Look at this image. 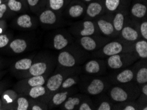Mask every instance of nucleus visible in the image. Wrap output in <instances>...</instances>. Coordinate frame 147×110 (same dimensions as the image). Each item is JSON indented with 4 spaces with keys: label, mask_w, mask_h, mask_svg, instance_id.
Listing matches in <instances>:
<instances>
[{
    "label": "nucleus",
    "mask_w": 147,
    "mask_h": 110,
    "mask_svg": "<svg viewBox=\"0 0 147 110\" xmlns=\"http://www.w3.org/2000/svg\"><path fill=\"white\" fill-rule=\"evenodd\" d=\"M48 65L47 63L43 61L36 62L32 63L28 71V75L32 77V76L43 75L46 71H47Z\"/></svg>",
    "instance_id": "f03ea898"
},
{
    "label": "nucleus",
    "mask_w": 147,
    "mask_h": 110,
    "mask_svg": "<svg viewBox=\"0 0 147 110\" xmlns=\"http://www.w3.org/2000/svg\"><path fill=\"white\" fill-rule=\"evenodd\" d=\"M95 32V26L92 22L86 21L83 22V29L81 31V35L82 36H90Z\"/></svg>",
    "instance_id": "5701e85b"
},
{
    "label": "nucleus",
    "mask_w": 147,
    "mask_h": 110,
    "mask_svg": "<svg viewBox=\"0 0 147 110\" xmlns=\"http://www.w3.org/2000/svg\"><path fill=\"white\" fill-rule=\"evenodd\" d=\"M123 109H125V110H135L136 109L134 107L132 106V105H127V106H126Z\"/></svg>",
    "instance_id": "c03bdc74"
},
{
    "label": "nucleus",
    "mask_w": 147,
    "mask_h": 110,
    "mask_svg": "<svg viewBox=\"0 0 147 110\" xmlns=\"http://www.w3.org/2000/svg\"><path fill=\"white\" fill-rule=\"evenodd\" d=\"M17 99V94L12 90H7L1 94V100L3 108L12 107L16 102Z\"/></svg>",
    "instance_id": "f257e3e1"
},
{
    "label": "nucleus",
    "mask_w": 147,
    "mask_h": 110,
    "mask_svg": "<svg viewBox=\"0 0 147 110\" xmlns=\"http://www.w3.org/2000/svg\"><path fill=\"white\" fill-rule=\"evenodd\" d=\"M84 69L88 73L95 74L98 73L100 69V66L97 61L91 60L86 63Z\"/></svg>",
    "instance_id": "b1692460"
},
{
    "label": "nucleus",
    "mask_w": 147,
    "mask_h": 110,
    "mask_svg": "<svg viewBox=\"0 0 147 110\" xmlns=\"http://www.w3.org/2000/svg\"><path fill=\"white\" fill-rule=\"evenodd\" d=\"M84 1H86V2H89V1H92V0H84Z\"/></svg>",
    "instance_id": "de8ad7c7"
},
{
    "label": "nucleus",
    "mask_w": 147,
    "mask_h": 110,
    "mask_svg": "<svg viewBox=\"0 0 147 110\" xmlns=\"http://www.w3.org/2000/svg\"><path fill=\"white\" fill-rule=\"evenodd\" d=\"M104 89V84L102 80L100 79L93 80L90 84L88 85L87 91L88 94L91 95H97L101 93Z\"/></svg>",
    "instance_id": "1a4fd4ad"
},
{
    "label": "nucleus",
    "mask_w": 147,
    "mask_h": 110,
    "mask_svg": "<svg viewBox=\"0 0 147 110\" xmlns=\"http://www.w3.org/2000/svg\"><path fill=\"white\" fill-rule=\"evenodd\" d=\"M121 0H106L105 5L107 9L110 11H114L117 9L119 5Z\"/></svg>",
    "instance_id": "2f4dec72"
},
{
    "label": "nucleus",
    "mask_w": 147,
    "mask_h": 110,
    "mask_svg": "<svg viewBox=\"0 0 147 110\" xmlns=\"http://www.w3.org/2000/svg\"><path fill=\"white\" fill-rule=\"evenodd\" d=\"M84 11V9L80 5H74L71 6L69 9V15L72 18H77L81 16Z\"/></svg>",
    "instance_id": "bb28decb"
},
{
    "label": "nucleus",
    "mask_w": 147,
    "mask_h": 110,
    "mask_svg": "<svg viewBox=\"0 0 147 110\" xmlns=\"http://www.w3.org/2000/svg\"><path fill=\"white\" fill-rule=\"evenodd\" d=\"M5 28V22L0 19V34H3Z\"/></svg>",
    "instance_id": "a19ab883"
},
{
    "label": "nucleus",
    "mask_w": 147,
    "mask_h": 110,
    "mask_svg": "<svg viewBox=\"0 0 147 110\" xmlns=\"http://www.w3.org/2000/svg\"><path fill=\"white\" fill-rule=\"evenodd\" d=\"M64 5V0H49V6L53 11H58Z\"/></svg>",
    "instance_id": "473e14b6"
},
{
    "label": "nucleus",
    "mask_w": 147,
    "mask_h": 110,
    "mask_svg": "<svg viewBox=\"0 0 147 110\" xmlns=\"http://www.w3.org/2000/svg\"><path fill=\"white\" fill-rule=\"evenodd\" d=\"M56 15L53 10L46 9L42 11L39 16V20L42 24H53L56 21Z\"/></svg>",
    "instance_id": "0eeeda50"
},
{
    "label": "nucleus",
    "mask_w": 147,
    "mask_h": 110,
    "mask_svg": "<svg viewBox=\"0 0 147 110\" xmlns=\"http://www.w3.org/2000/svg\"><path fill=\"white\" fill-rule=\"evenodd\" d=\"M63 77L61 74H56L51 77L46 83V87L51 92H55L58 90L63 82Z\"/></svg>",
    "instance_id": "20e7f679"
},
{
    "label": "nucleus",
    "mask_w": 147,
    "mask_h": 110,
    "mask_svg": "<svg viewBox=\"0 0 147 110\" xmlns=\"http://www.w3.org/2000/svg\"><path fill=\"white\" fill-rule=\"evenodd\" d=\"M108 64L110 68L117 69L123 65V60L121 55L116 54L111 55L108 59Z\"/></svg>",
    "instance_id": "f8f14e48"
},
{
    "label": "nucleus",
    "mask_w": 147,
    "mask_h": 110,
    "mask_svg": "<svg viewBox=\"0 0 147 110\" xmlns=\"http://www.w3.org/2000/svg\"><path fill=\"white\" fill-rule=\"evenodd\" d=\"M110 96L113 100L117 102H123L128 99V94L123 88L114 87L110 90Z\"/></svg>",
    "instance_id": "423d86ee"
},
{
    "label": "nucleus",
    "mask_w": 147,
    "mask_h": 110,
    "mask_svg": "<svg viewBox=\"0 0 147 110\" xmlns=\"http://www.w3.org/2000/svg\"><path fill=\"white\" fill-rule=\"evenodd\" d=\"M27 1V3L28 6L32 9L35 8L38 5L40 0H26Z\"/></svg>",
    "instance_id": "58836bf2"
},
{
    "label": "nucleus",
    "mask_w": 147,
    "mask_h": 110,
    "mask_svg": "<svg viewBox=\"0 0 147 110\" xmlns=\"http://www.w3.org/2000/svg\"><path fill=\"white\" fill-rule=\"evenodd\" d=\"M45 82L46 79L43 75L32 76L25 80V84H27L30 88L37 86H43Z\"/></svg>",
    "instance_id": "dca6fc26"
},
{
    "label": "nucleus",
    "mask_w": 147,
    "mask_h": 110,
    "mask_svg": "<svg viewBox=\"0 0 147 110\" xmlns=\"http://www.w3.org/2000/svg\"><path fill=\"white\" fill-rule=\"evenodd\" d=\"M0 67H1V61H0Z\"/></svg>",
    "instance_id": "8fccbe9b"
},
{
    "label": "nucleus",
    "mask_w": 147,
    "mask_h": 110,
    "mask_svg": "<svg viewBox=\"0 0 147 110\" xmlns=\"http://www.w3.org/2000/svg\"><path fill=\"white\" fill-rule=\"evenodd\" d=\"M67 92H63L55 94L52 98V103L55 105H59L64 102L67 97Z\"/></svg>",
    "instance_id": "cd10ccee"
},
{
    "label": "nucleus",
    "mask_w": 147,
    "mask_h": 110,
    "mask_svg": "<svg viewBox=\"0 0 147 110\" xmlns=\"http://www.w3.org/2000/svg\"><path fill=\"white\" fill-rule=\"evenodd\" d=\"M80 42L82 48L87 51H92L96 48V42L89 36H82L80 40Z\"/></svg>",
    "instance_id": "4468645a"
},
{
    "label": "nucleus",
    "mask_w": 147,
    "mask_h": 110,
    "mask_svg": "<svg viewBox=\"0 0 147 110\" xmlns=\"http://www.w3.org/2000/svg\"><path fill=\"white\" fill-rule=\"evenodd\" d=\"M3 1H4V0H0V4L3 3Z\"/></svg>",
    "instance_id": "49530a36"
},
{
    "label": "nucleus",
    "mask_w": 147,
    "mask_h": 110,
    "mask_svg": "<svg viewBox=\"0 0 147 110\" xmlns=\"http://www.w3.org/2000/svg\"><path fill=\"white\" fill-rule=\"evenodd\" d=\"M111 108H112V107H111L109 103L106 102H104L100 105V106L98 107V110H110V109H112Z\"/></svg>",
    "instance_id": "4c0bfd02"
},
{
    "label": "nucleus",
    "mask_w": 147,
    "mask_h": 110,
    "mask_svg": "<svg viewBox=\"0 0 147 110\" xmlns=\"http://www.w3.org/2000/svg\"><path fill=\"white\" fill-rule=\"evenodd\" d=\"M16 24L18 26L21 28H30L33 26L32 17L28 14H23L20 15L16 20Z\"/></svg>",
    "instance_id": "9d476101"
},
{
    "label": "nucleus",
    "mask_w": 147,
    "mask_h": 110,
    "mask_svg": "<svg viewBox=\"0 0 147 110\" xmlns=\"http://www.w3.org/2000/svg\"><path fill=\"white\" fill-rule=\"evenodd\" d=\"M3 109V105H2V102L1 98H0V109Z\"/></svg>",
    "instance_id": "a18cd8bd"
},
{
    "label": "nucleus",
    "mask_w": 147,
    "mask_h": 110,
    "mask_svg": "<svg viewBox=\"0 0 147 110\" xmlns=\"http://www.w3.org/2000/svg\"><path fill=\"white\" fill-rule=\"evenodd\" d=\"M28 44L26 40L23 39L13 40L9 44V48L15 53H21L27 48Z\"/></svg>",
    "instance_id": "6e6552de"
},
{
    "label": "nucleus",
    "mask_w": 147,
    "mask_h": 110,
    "mask_svg": "<svg viewBox=\"0 0 147 110\" xmlns=\"http://www.w3.org/2000/svg\"><path fill=\"white\" fill-rule=\"evenodd\" d=\"M134 77L133 72L130 69H126L118 74L116 77L117 81L121 83H125L131 81Z\"/></svg>",
    "instance_id": "aec40b11"
},
{
    "label": "nucleus",
    "mask_w": 147,
    "mask_h": 110,
    "mask_svg": "<svg viewBox=\"0 0 147 110\" xmlns=\"http://www.w3.org/2000/svg\"><path fill=\"white\" fill-rule=\"evenodd\" d=\"M31 109L32 110H42V109H44V108L42 106H40V105H39L38 104H34L32 105V107H31Z\"/></svg>",
    "instance_id": "79ce46f5"
},
{
    "label": "nucleus",
    "mask_w": 147,
    "mask_h": 110,
    "mask_svg": "<svg viewBox=\"0 0 147 110\" xmlns=\"http://www.w3.org/2000/svg\"><path fill=\"white\" fill-rule=\"evenodd\" d=\"M68 40L62 34L55 35L53 38V47L57 50H61L67 46Z\"/></svg>",
    "instance_id": "f3484780"
},
{
    "label": "nucleus",
    "mask_w": 147,
    "mask_h": 110,
    "mask_svg": "<svg viewBox=\"0 0 147 110\" xmlns=\"http://www.w3.org/2000/svg\"><path fill=\"white\" fill-rule=\"evenodd\" d=\"M144 110H146L147 109V108H146V107H144Z\"/></svg>",
    "instance_id": "09e8293b"
},
{
    "label": "nucleus",
    "mask_w": 147,
    "mask_h": 110,
    "mask_svg": "<svg viewBox=\"0 0 147 110\" xmlns=\"http://www.w3.org/2000/svg\"><path fill=\"white\" fill-rule=\"evenodd\" d=\"M75 83H76V81H75V78H67L65 81L62 82L61 86H62V88H70V87L73 86Z\"/></svg>",
    "instance_id": "f704fd0d"
},
{
    "label": "nucleus",
    "mask_w": 147,
    "mask_h": 110,
    "mask_svg": "<svg viewBox=\"0 0 147 110\" xmlns=\"http://www.w3.org/2000/svg\"><path fill=\"white\" fill-rule=\"evenodd\" d=\"M46 88L45 87L43 86H37L31 87L28 91V96H30L31 98H40L41 96H44L46 94Z\"/></svg>",
    "instance_id": "4be33fe9"
},
{
    "label": "nucleus",
    "mask_w": 147,
    "mask_h": 110,
    "mask_svg": "<svg viewBox=\"0 0 147 110\" xmlns=\"http://www.w3.org/2000/svg\"><path fill=\"white\" fill-rule=\"evenodd\" d=\"M9 41L10 38L7 34H0V48H3L7 46Z\"/></svg>",
    "instance_id": "72a5a7b5"
},
{
    "label": "nucleus",
    "mask_w": 147,
    "mask_h": 110,
    "mask_svg": "<svg viewBox=\"0 0 147 110\" xmlns=\"http://www.w3.org/2000/svg\"><path fill=\"white\" fill-rule=\"evenodd\" d=\"M124 24V16L122 13H117L113 19V26L114 30L120 31L123 28Z\"/></svg>",
    "instance_id": "393cba45"
},
{
    "label": "nucleus",
    "mask_w": 147,
    "mask_h": 110,
    "mask_svg": "<svg viewBox=\"0 0 147 110\" xmlns=\"http://www.w3.org/2000/svg\"><path fill=\"white\" fill-rule=\"evenodd\" d=\"M57 60H58L59 63L64 67H71L76 64V60L74 57L67 51H63L60 53Z\"/></svg>",
    "instance_id": "39448f33"
},
{
    "label": "nucleus",
    "mask_w": 147,
    "mask_h": 110,
    "mask_svg": "<svg viewBox=\"0 0 147 110\" xmlns=\"http://www.w3.org/2000/svg\"><path fill=\"white\" fill-rule=\"evenodd\" d=\"M102 10V7L99 3L93 2L88 6L86 13L89 17H95L98 15Z\"/></svg>",
    "instance_id": "6ab92c4d"
},
{
    "label": "nucleus",
    "mask_w": 147,
    "mask_h": 110,
    "mask_svg": "<svg viewBox=\"0 0 147 110\" xmlns=\"http://www.w3.org/2000/svg\"><path fill=\"white\" fill-rule=\"evenodd\" d=\"M7 5L8 9L13 12H19L23 9V4L19 0H7Z\"/></svg>",
    "instance_id": "a878e982"
},
{
    "label": "nucleus",
    "mask_w": 147,
    "mask_h": 110,
    "mask_svg": "<svg viewBox=\"0 0 147 110\" xmlns=\"http://www.w3.org/2000/svg\"><path fill=\"white\" fill-rule=\"evenodd\" d=\"M79 110H91V107L87 103H83L81 105H80Z\"/></svg>",
    "instance_id": "ea45409f"
},
{
    "label": "nucleus",
    "mask_w": 147,
    "mask_h": 110,
    "mask_svg": "<svg viewBox=\"0 0 147 110\" xmlns=\"http://www.w3.org/2000/svg\"><path fill=\"white\" fill-rule=\"evenodd\" d=\"M136 80L139 84H145L147 82V68L143 67L138 71Z\"/></svg>",
    "instance_id": "c756f323"
},
{
    "label": "nucleus",
    "mask_w": 147,
    "mask_h": 110,
    "mask_svg": "<svg viewBox=\"0 0 147 110\" xmlns=\"http://www.w3.org/2000/svg\"><path fill=\"white\" fill-rule=\"evenodd\" d=\"M135 50L138 55L141 58L147 57V42L146 40H140L135 45Z\"/></svg>",
    "instance_id": "412c9836"
},
{
    "label": "nucleus",
    "mask_w": 147,
    "mask_h": 110,
    "mask_svg": "<svg viewBox=\"0 0 147 110\" xmlns=\"http://www.w3.org/2000/svg\"><path fill=\"white\" fill-rule=\"evenodd\" d=\"M121 36L125 40L128 41H135L139 38L137 31L131 26H125L122 28Z\"/></svg>",
    "instance_id": "9b49d317"
},
{
    "label": "nucleus",
    "mask_w": 147,
    "mask_h": 110,
    "mask_svg": "<svg viewBox=\"0 0 147 110\" xmlns=\"http://www.w3.org/2000/svg\"><path fill=\"white\" fill-rule=\"evenodd\" d=\"M16 104L17 105L15 107V109L17 110H27L29 108V102L24 97L17 98Z\"/></svg>",
    "instance_id": "c85d7f7f"
},
{
    "label": "nucleus",
    "mask_w": 147,
    "mask_h": 110,
    "mask_svg": "<svg viewBox=\"0 0 147 110\" xmlns=\"http://www.w3.org/2000/svg\"><path fill=\"white\" fill-rule=\"evenodd\" d=\"M7 5L6 3H2L0 4V19H1L5 15L6 11H7Z\"/></svg>",
    "instance_id": "e433bc0d"
},
{
    "label": "nucleus",
    "mask_w": 147,
    "mask_h": 110,
    "mask_svg": "<svg viewBox=\"0 0 147 110\" xmlns=\"http://www.w3.org/2000/svg\"><path fill=\"white\" fill-rule=\"evenodd\" d=\"M32 64V59L30 58H23L18 60L14 65V68L17 71H27Z\"/></svg>",
    "instance_id": "ddd939ff"
},
{
    "label": "nucleus",
    "mask_w": 147,
    "mask_h": 110,
    "mask_svg": "<svg viewBox=\"0 0 147 110\" xmlns=\"http://www.w3.org/2000/svg\"><path fill=\"white\" fill-rule=\"evenodd\" d=\"M98 25L100 31L106 36L112 34L114 31L113 24L105 20H99L98 21Z\"/></svg>",
    "instance_id": "2eb2a0df"
},
{
    "label": "nucleus",
    "mask_w": 147,
    "mask_h": 110,
    "mask_svg": "<svg viewBox=\"0 0 147 110\" xmlns=\"http://www.w3.org/2000/svg\"><path fill=\"white\" fill-rule=\"evenodd\" d=\"M142 93L144 94V95L145 96L147 95V85L146 83H145V84H144V86H142Z\"/></svg>",
    "instance_id": "37998d69"
},
{
    "label": "nucleus",
    "mask_w": 147,
    "mask_h": 110,
    "mask_svg": "<svg viewBox=\"0 0 147 110\" xmlns=\"http://www.w3.org/2000/svg\"><path fill=\"white\" fill-rule=\"evenodd\" d=\"M80 104V100L78 98H69L65 103L64 107L67 110H73L76 105Z\"/></svg>",
    "instance_id": "7c9ffc66"
},
{
    "label": "nucleus",
    "mask_w": 147,
    "mask_h": 110,
    "mask_svg": "<svg viewBox=\"0 0 147 110\" xmlns=\"http://www.w3.org/2000/svg\"><path fill=\"white\" fill-rule=\"evenodd\" d=\"M123 50V45L118 42H112L107 44L103 48V53L106 55L111 56L119 54Z\"/></svg>",
    "instance_id": "7ed1b4c3"
},
{
    "label": "nucleus",
    "mask_w": 147,
    "mask_h": 110,
    "mask_svg": "<svg viewBox=\"0 0 147 110\" xmlns=\"http://www.w3.org/2000/svg\"><path fill=\"white\" fill-rule=\"evenodd\" d=\"M146 7L142 3H135L131 9V13L137 18H142L146 13Z\"/></svg>",
    "instance_id": "a211bd4d"
},
{
    "label": "nucleus",
    "mask_w": 147,
    "mask_h": 110,
    "mask_svg": "<svg viewBox=\"0 0 147 110\" xmlns=\"http://www.w3.org/2000/svg\"><path fill=\"white\" fill-rule=\"evenodd\" d=\"M140 30H141V33L142 36L144 38V39H147V22L144 21L142 22L141 25V28H140Z\"/></svg>",
    "instance_id": "c9c22d12"
}]
</instances>
